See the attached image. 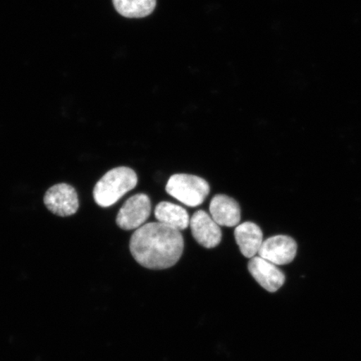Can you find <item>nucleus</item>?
<instances>
[{
  "mask_svg": "<svg viewBox=\"0 0 361 361\" xmlns=\"http://www.w3.org/2000/svg\"><path fill=\"white\" fill-rule=\"evenodd\" d=\"M183 250L184 240L180 231L159 222L142 226L130 241L133 258L149 269L173 267L182 257Z\"/></svg>",
  "mask_w": 361,
  "mask_h": 361,
  "instance_id": "f257e3e1",
  "label": "nucleus"
},
{
  "mask_svg": "<svg viewBox=\"0 0 361 361\" xmlns=\"http://www.w3.org/2000/svg\"><path fill=\"white\" fill-rule=\"evenodd\" d=\"M137 180L135 171L126 166L111 169L94 186V200L100 207H111L133 190L137 186Z\"/></svg>",
  "mask_w": 361,
  "mask_h": 361,
  "instance_id": "f03ea898",
  "label": "nucleus"
},
{
  "mask_svg": "<svg viewBox=\"0 0 361 361\" xmlns=\"http://www.w3.org/2000/svg\"><path fill=\"white\" fill-rule=\"evenodd\" d=\"M166 191L183 204L195 207L205 201L210 188L206 180L197 176L175 174L169 180Z\"/></svg>",
  "mask_w": 361,
  "mask_h": 361,
  "instance_id": "7ed1b4c3",
  "label": "nucleus"
},
{
  "mask_svg": "<svg viewBox=\"0 0 361 361\" xmlns=\"http://www.w3.org/2000/svg\"><path fill=\"white\" fill-rule=\"evenodd\" d=\"M151 211L150 198L146 194H135L121 207L116 216V224L124 230L139 228L150 216Z\"/></svg>",
  "mask_w": 361,
  "mask_h": 361,
  "instance_id": "20e7f679",
  "label": "nucleus"
},
{
  "mask_svg": "<svg viewBox=\"0 0 361 361\" xmlns=\"http://www.w3.org/2000/svg\"><path fill=\"white\" fill-rule=\"evenodd\" d=\"M44 205L52 214L68 216L79 209V198L75 189L69 184L60 183L51 187L45 193Z\"/></svg>",
  "mask_w": 361,
  "mask_h": 361,
  "instance_id": "39448f33",
  "label": "nucleus"
},
{
  "mask_svg": "<svg viewBox=\"0 0 361 361\" xmlns=\"http://www.w3.org/2000/svg\"><path fill=\"white\" fill-rule=\"evenodd\" d=\"M297 243L290 237L278 235L271 237L262 243L259 255L275 265H286L295 259Z\"/></svg>",
  "mask_w": 361,
  "mask_h": 361,
  "instance_id": "423d86ee",
  "label": "nucleus"
},
{
  "mask_svg": "<svg viewBox=\"0 0 361 361\" xmlns=\"http://www.w3.org/2000/svg\"><path fill=\"white\" fill-rule=\"evenodd\" d=\"M247 268L259 286L270 293L278 291L286 282V276L282 271L259 256L252 258Z\"/></svg>",
  "mask_w": 361,
  "mask_h": 361,
  "instance_id": "0eeeda50",
  "label": "nucleus"
},
{
  "mask_svg": "<svg viewBox=\"0 0 361 361\" xmlns=\"http://www.w3.org/2000/svg\"><path fill=\"white\" fill-rule=\"evenodd\" d=\"M190 226L193 238L202 247L213 248L222 240L219 225L204 211H197L192 215Z\"/></svg>",
  "mask_w": 361,
  "mask_h": 361,
  "instance_id": "6e6552de",
  "label": "nucleus"
},
{
  "mask_svg": "<svg viewBox=\"0 0 361 361\" xmlns=\"http://www.w3.org/2000/svg\"><path fill=\"white\" fill-rule=\"evenodd\" d=\"M212 218L219 226L235 227L241 219V209L238 203L227 195L219 194L210 202Z\"/></svg>",
  "mask_w": 361,
  "mask_h": 361,
  "instance_id": "1a4fd4ad",
  "label": "nucleus"
},
{
  "mask_svg": "<svg viewBox=\"0 0 361 361\" xmlns=\"http://www.w3.org/2000/svg\"><path fill=\"white\" fill-rule=\"evenodd\" d=\"M237 245L243 256L252 259L259 254L263 243V232L258 225L246 222L238 225L234 231Z\"/></svg>",
  "mask_w": 361,
  "mask_h": 361,
  "instance_id": "9d476101",
  "label": "nucleus"
},
{
  "mask_svg": "<svg viewBox=\"0 0 361 361\" xmlns=\"http://www.w3.org/2000/svg\"><path fill=\"white\" fill-rule=\"evenodd\" d=\"M155 216L158 222L178 231L186 229L190 224L187 210L169 202H161L156 207Z\"/></svg>",
  "mask_w": 361,
  "mask_h": 361,
  "instance_id": "9b49d317",
  "label": "nucleus"
},
{
  "mask_svg": "<svg viewBox=\"0 0 361 361\" xmlns=\"http://www.w3.org/2000/svg\"><path fill=\"white\" fill-rule=\"evenodd\" d=\"M116 11L129 19H141L155 11L157 0H112Z\"/></svg>",
  "mask_w": 361,
  "mask_h": 361,
  "instance_id": "f8f14e48",
  "label": "nucleus"
}]
</instances>
